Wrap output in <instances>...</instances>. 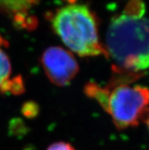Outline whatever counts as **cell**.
I'll return each instance as SVG.
<instances>
[{
	"label": "cell",
	"instance_id": "1",
	"mask_svg": "<svg viewBox=\"0 0 149 150\" xmlns=\"http://www.w3.org/2000/svg\"><path fill=\"white\" fill-rule=\"evenodd\" d=\"M107 57L113 69L140 74L149 68V18L122 14L113 17L106 34Z\"/></svg>",
	"mask_w": 149,
	"mask_h": 150
},
{
	"label": "cell",
	"instance_id": "2",
	"mask_svg": "<svg viewBox=\"0 0 149 150\" xmlns=\"http://www.w3.org/2000/svg\"><path fill=\"white\" fill-rule=\"evenodd\" d=\"M54 32L72 51L81 57L105 56L99 38L98 19L88 6L71 4L50 13Z\"/></svg>",
	"mask_w": 149,
	"mask_h": 150
},
{
	"label": "cell",
	"instance_id": "3",
	"mask_svg": "<svg viewBox=\"0 0 149 150\" xmlns=\"http://www.w3.org/2000/svg\"><path fill=\"white\" fill-rule=\"evenodd\" d=\"M109 91L104 110L118 129L134 127L142 120L149 104V89L142 86L120 84L107 86Z\"/></svg>",
	"mask_w": 149,
	"mask_h": 150
},
{
	"label": "cell",
	"instance_id": "4",
	"mask_svg": "<svg viewBox=\"0 0 149 150\" xmlns=\"http://www.w3.org/2000/svg\"><path fill=\"white\" fill-rule=\"evenodd\" d=\"M40 63L49 81L59 87L68 86L79 72L73 54L60 47L47 48L42 53Z\"/></svg>",
	"mask_w": 149,
	"mask_h": 150
},
{
	"label": "cell",
	"instance_id": "5",
	"mask_svg": "<svg viewBox=\"0 0 149 150\" xmlns=\"http://www.w3.org/2000/svg\"><path fill=\"white\" fill-rule=\"evenodd\" d=\"M40 0H0V12L11 15L15 25L25 28H32L36 25V20L29 17L31 9Z\"/></svg>",
	"mask_w": 149,
	"mask_h": 150
},
{
	"label": "cell",
	"instance_id": "6",
	"mask_svg": "<svg viewBox=\"0 0 149 150\" xmlns=\"http://www.w3.org/2000/svg\"><path fill=\"white\" fill-rule=\"evenodd\" d=\"M145 12V6L140 0H132L125 7L123 14L134 18H142Z\"/></svg>",
	"mask_w": 149,
	"mask_h": 150
},
{
	"label": "cell",
	"instance_id": "7",
	"mask_svg": "<svg viewBox=\"0 0 149 150\" xmlns=\"http://www.w3.org/2000/svg\"><path fill=\"white\" fill-rule=\"evenodd\" d=\"M11 72L10 59L3 50L0 49V86L8 80Z\"/></svg>",
	"mask_w": 149,
	"mask_h": 150
},
{
	"label": "cell",
	"instance_id": "8",
	"mask_svg": "<svg viewBox=\"0 0 149 150\" xmlns=\"http://www.w3.org/2000/svg\"><path fill=\"white\" fill-rule=\"evenodd\" d=\"M47 150H76L72 145L65 142H57L48 147Z\"/></svg>",
	"mask_w": 149,
	"mask_h": 150
},
{
	"label": "cell",
	"instance_id": "9",
	"mask_svg": "<svg viewBox=\"0 0 149 150\" xmlns=\"http://www.w3.org/2000/svg\"><path fill=\"white\" fill-rule=\"evenodd\" d=\"M37 112V105H33V103H27L23 108V113L25 116L33 117L36 115Z\"/></svg>",
	"mask_w": 149,
	"mask_h": 150
},
{
	"label": "cell",
	"instance_id": "10",
	"mask_svg": "<svg viewBox=\"0 0 149 150\" xmlns=\"http://www.w3.org/2000/svg\"><path fill=\"white\" fill-rule=\"evenodd\" d=\"M3 41H4V40H2V37L0 36V45H2V43H3Z\"/></svg>",
	"mask_w": 149,
	"mask_h": 150
},
{
	"label": "cell",
	"instance_id": "11",
	"mask_svg": "<svg viewBox=\"0 0 149 150\" xmlns=\"http://www.w3.org/2000/svg\"><path fill=\"white\" fill-rule=\"evenodd\" d=\"M68 2H72V3H74V1H75V0H68Z\"/></svg>",
	"mask_w": 149,
	"mask_h": 150
},
{
	"label": "cell",
	"instance_id": "12",
	"mask_svg": "<svg viewBox=\"0 0 149 150\" xmlns=\"http://www.w3.org/2000/svg\"><path fill=\"white\" fill-rule=\"evenodd\" d=\"M146 123H147V124H148V129H149V120H148V121L146 122Z\"/></svg>",
	"mask_w": 149,
	"mask_h": 150
}]
</instances>
